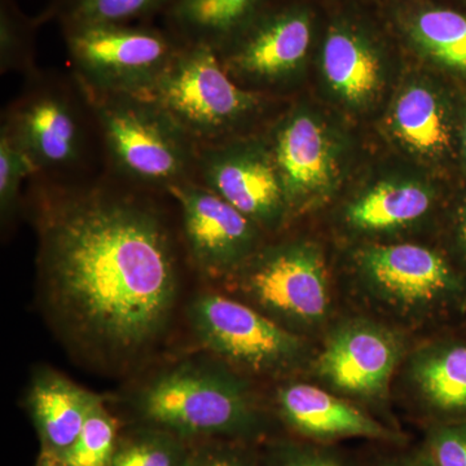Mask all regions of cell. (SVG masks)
Wrapping results in <instances>:
<instances>
[{"label":"cell","instance_id":"obj_1","mask_svg":"<svg viewBox=\"0 0 466 466\" xmlns=\"http://www.w3.org/2000/svg\"><path fill=\"white\" fill-rule=\"evenodd\" d=\"M42 299L61 339L91 363L127 366L167 329L179 274L155 205L108 187L43 191Z\"/></svg>","mask_w":466,"mask_h":466},{"label":"cell","instance_id":"obj_2","mask_svg":"<svg viewBox=\"0 0 466 466\" xmlns=\"http://www.w3.org/2000/svg\"><path fill=\"white\" fill-rule=\"evenodd\" d=\"M140 424L192 443L228 440L259 444L272 440V420L249 377L223 361H182L150 379L135 394Z\"/></svg>","mask_w":466,"mask_h":466},{"label":"cell","instance_id":"obj_3","mask_svg":"<svg viewBox=\"0 0 466 466\" xmlns=\"http://www.w3.org/2000/svg\"><path fill=\"white\" fill-rule=\"evenodd\" d=\"M352 297L398 329H459L466 323V272L441 251L379 244L357 257Z\"/></svg>","mask_w":466,"mask_h":466},{"label":"cell","instance_id":"obj_4","mask_svg":"<svg viewBox=\"0 0 466 466\" xmlns=\"http://www.w3.org/2000/svg\"><path fill=\"white\" fill-rule=\"evenodd\" d=\"M79 87L99 125L110 161L122 177L167 192L195 180L198 144L155 100Z\"/></svg>","mask_w":466,"mask_h":466},{"label":"cell","instance_id":"obj_5","mask_svg":"<svg viewBox=\"0 0 466 466\" xmlns=\"http://www.w3.org/2000/svg\"><path fill=\"white\" fill-rule=\"evenodd\" d=\"M187 315L202 348L241 375L287 381L311 366L309 339L228 294H198Z\"/></svg>","mask_w":466,"mask_h":466},{"label":"cell","instance_id":"obj_6","mask_svg":"<svg viewBox=\"0 0 466 466\" xmlns=\"http://www.w3.org/2000/svg\"><path fill=\"white\" fill-rule=\"evenodd\" d=\"M225 284L233 299L306 339L325 329L332 319L329 275L323 256L311 244L256 251Z\"/></svg>","mask_w":466,"mask_h":466},{"label":"cell","instance_id":"obj_7","mask_svg":"<svg viewBox=\"0 0 466 466\" xmlns=\"http://www.w3.org/2000/svg\"><path fill=\"white\" fill-rule=\"evenodd\" d=\"M146 97L167 110L198 148L216 146L260 103L258 95L227 75L217 52L204 45L180 47Z\"/></svg>","mask_w":466,"mask_h":466},{"label":"cell","instance_id":"obj_8","mask_svg":"<svg viewBox=\"0 0 466 466\" xmlns=\"http://www.w3.org/2000/svg\"><path fill=\"white\" fill-rule=\"evenodd\" d=\"M66 41L78 84L108 95L147 96L180 50L164 34L119 24L72 25Z\"/></svg>","mask_w":466,"mask_h":466},{"label":"cell","instance_id":"obj_9","mask_svg":"<svg viewBox=\"0 0 466 466\" xmlns=\"http://www.w3.org/2000/svg\"><path fill=\"white\" fill-rule=\"evenodd\" d=\"M404 334L372 317L343 319L325 333L309 370L323 388L360 403H381L407 357Z\"/></svg>","mask_w":466,"mask_h":466},{"label":"cell","instance_id":"obj_10","mask_svg":"<svg viewBox=\"0 0 466 466\" xmlns=\"http://www.w3.org/2000/svg\"><path fill=\"white\" fill-rule=\"evenodd\" d=\"M168 193L182 211L193 266L202 278L226 283L256 253L258 225L196 180Z\"/></svg>","mask_w":466,"mask_h":466},{"label":"cell","instance_id":"obj_11","mask_svg":"<svg viewBox=\"0 0 466 466\" xmlns=\"http://www.w3.org/2000/svg\"><path fill=\"white\" fill-rule=\"evenodd\" d=\"M2 130L25 153L36 174L67 170L84 158V115L63 88L41 86L27 92L8 113Z\"/></svg>","mask_w":466,"mask_h":466},{"label":"cell","instance_id":"obj_12","mask_svg":"<svg viewBox=\"0 0 466 466\" xmlns=\"http://www.w3.org/2000/svg\"><path fill=\"white\" fill-rule=\"evenodd\" d=\"M275 407L279 421L299 440L339 444L360 438L386 446L407 444L400 429L323 386L287 380L276 391Z\"/></svg>","mask_w":466,"mask_h":466},{"label":"cell","instance_id":"obj_13","mask_svg":"<svg viewBox=\"0 0 466 466\" xmlns=\"http://www.w3.org/2000/svg\"><path fill=\"white\" fill-rule=\"evenodd\" d=\"M196 177L258 226L275 225L287 208L274 156L259 147H201Z\"/></svg>","mask_w":466,"mask_h":466},{"label":"cell","instance_id":"obj_14","mask_svg":"<svg viewBox=\"0 0 466 466\" xmlns=\"http://www.w3.org/2000/svg\"><path fill=\"white\" fill-rule=\"evenodd\" d=\"M441 334L404 359V376L429 425L466 421V329Z\"/></svg>","mask_w":466,"mask_h":466},{"label":"cell","instance_id":"obj_15","mask_svg":"<svg viewBox=\"0 0 466 466\" xmlns=\"http://www.w3.org/2000/svg\"><path fill=\"white\" fill-rule=\"evenodd\" d=\"M311 26L299 12L265 21L220 63L227 75H240L260 81H276L299 67L308 54Z\"/></svg>","mask_w":466,"mask_h":466},{"label":"cell","instance_id":"obj_16","mask_svg":"<svg viewBox=\"0 0 466 466\" xmlns=\"http://www.w3.org/2000/svg\"><path fill=\"white\" fill-rule=\"evenodd\" d=\"M94 392L51 368H39L27 389L26 406L42 450L61 456L81 433Z\"/></svg>","mask_w":466,"mask_h":466},{"label":"cell","instance_id":"obj_17","mask_svg":"<svg viewBox=\"0 0 466 466\" xmlns=\"http://www.w3.org/2000/svg\"><path fill=\"white\" fill-rule=\"evenodd\" d=\"M287 202L321 191L330 182V157L323 131L305 115L293 116L276 134L272 150Z\"/></svg>","mask_w":466,"mask_h":466},{"label":"cell","instance_id":"obj_18","mask_svg":"<svg viewBox=\"0 0 466 466\" xmlns=\"http://www.w3.org/2000/svg\"><path fill=\"white\" fill-rule=\"evenodd\" d=\"M434 196L413 183H383L352 202L346 222L361 232L406 228L433 210Z\"/></svg>","mask_w":466,"mask_h":466},{"label":"cell","instance_id":"obj_19","mask_svg":"<svg viewBox=\"0 0 466 466\" xmlns=\"http://www.w3.org/2000/svg\"><path fill=\"white\" fill-rule=\"evenodd\" d=\"M394 122L401 139L426 155L444 156L455 143L449 112L429 88L404 92L395 106Z\"/></svg>","mask_w":466,"mask_h":466},{"label":"cell","instance_id":"obj_20","mask_svg":"<svg viewBox=\"0 0 466 466\" xmlns=\"http://www.w3.org/2000/svg\"><path fill=\"white\" fill-rule=\"evenodd\" d=\"M257 0H175L170 8L175 25L187 45H204L219 51L227 36L244 25Z\"/></svg>","mask_w":466,"mask_h":466},{"label":"cell","instance_id":"obj_21","mask_svg":"<svg viewBox=\"0 0 466 466\" xmlns=\"http://www.w3.org/2000/svg\"><path fill=\"white\" fill-rule=\"evenodd\" d=\"M325 76L348 100L367 99L380 79L379 61L373 52L354 34L333 32L325 42Z\"/></svg>","mask_w":466,"mask_h":466},{"label":"cell","instance_id":"obj_22","mask_svg":"<svg viewBox=\"0 0 466 466\" xmlns=\"http://www.w3.org/2000/svg\"><path fill=\"white\" fill-rule=\"evenodd\" d=\"M192 443L170 431L140 424L119 437L109 466H188Z\"/></svg>","mask_w":466,"mask_h":466},{"label":"cell","instance_id":"obj_23","mask_svg":"<svg viewBox=\"0 0 466 466\" xmlns=\"http://www.w3.org/2000/svg\"><path fill=\"white\" fill-rule=\"evenodd\" d=\"M417 41L441 66L466 76V16L450 9H431L417 17Z\"/></svg>","mask_w":466,"mask_h":466},{"label":"cell","instance_id":"obj_24","mask_svg":"<svg viewBox=\"0 0 466 466\" xmlns=\"http://www.w3.org/2000/svg\"><path fill=\"white\" fill-rule=\"evenodd\" d=\"M118 435L116 420L94 394L81 433L60 458L67 466H109Z\"/></svg>","mask_w":466,"mask_h":466},{"label":"cell","instance_id":"obj_25","mask_svg":"<svg viewBox=\"0 0 466 466\" xmlns=\"http://www.w3.org/2000/svg\"><path fill=\"white\" fill-rule=\"evenodd\" d=\"M262 466H359L339 444L299 438H272L260 450Z\"/></svg>","mask_w":466,"mask_h":466},{"label":"cell","instance_id":"obj_26","mask_svg":"<svg viewBox=\"0 0 466 466\" xmlns=\"http://www.w3.org/2000/svg\"><path fill=\"white\" fill-rule=\"evenodd\" d=\"M175 0H67V23L72 25L122 24L173 5Z\"/></svg>","mask_w":466,"mask_h":466},{"label":"cell","instance_id":"obj_27","mask_svg":"<svg viewBox=\"0 0 466 466\" xmlns=\"http://www.w3.org/2000/svg\"><path fill=\"white\" fill-rule=\"evenodd\" d=\"M29 175H36L32 162L5 131H0V211L3 220L11 219L16 211L21 183Z\"/></svg>","mask_w":466,"mask_h":466},{"label":"cell","instance_id":"obj_28","mask_svg":"<svg viewBox=\"0 0 466 466\" xmlns=\"http://www.w3.org/2000/svg\"><path fill=\"white\" fill-rule=\"evenodd\" d=\"M188 466H262L257 444L208 440L192 446Z\"/></svg>","mask_w":466,"mask_h":466},{"label":"cell","instance_id":"obj_29","mask_svg":"<svg viewBox=\"0 0 466 466\" xmlns=\"http://www.w3.org/2000/svg\"><path fill=\"white\" fill-rule=\"evenodd\" d=\"M421 447L434 466H466V421L429 425Z\"/></svg>","mask_w":466,"mask_h":466},{"label":"cell","instance_id":"obj_30","mask_svg":"<svg viewBox=\"0 0 466 466\" xmlns=\"http://www.w3.org/2000/svg\"><path fill=\"white\" fill-rule=\"evenodd\" d=\"M0 64L2 72L9 70H26L30 63L25 35L20 32L16 21L9 16L5 9L2 11V48H0Z\"/></svg>","mask_w":466,"mask_h":466},{"label":"cell","instance_id":"obj_31","mask_svg":"<svg viewBox=\"0 0 466 466\" xmlns=\"http://www.w3.org/2000/svg\"><path fill=\"white\" fill-rule=\"evenodd\" d=\"M451 258L466 272V198L459 202L452 222V254Z\"/></svg>","mask_w":466,"mask_h":466},{"label":"cell","instance_id":"obj_32","mask_svg":"<svg viewBox=\"0 0 466 466\" xmlns=\"http://www.w3.org/2000/svg\"><path fill=\"white\" fill-rule=\"evenodd\" d=\"M372 466H434L422 447L416 450L400 451L377 460Z\"/></svg>","mask_w":466,"mask_h":466},{"label":"cell","instance_id":"obj_33","mask_svg":"<svg viewBox=\"0 0 466 466\" xmlns=\"http://www.w3.org/2000/svg\"><path fill=\"white\" fill-rule=\"evenodd\" d=\"M35 466H67L60 456L56 453L50 452L47 450H42L39 458L36 460Z\"/></svg>","mask_w":466,"mask_h":466},{"label":"cell","instance_id":"obj_34","mask_svg":"<svg viewBox=\"0 0 466 466\" xmlns=\"http://www.w3.org/2000/svg\"><path fill=\"white\" fill-rule=\"evenodd\" d=\"M459 148L460 155H461V158L464 159L466 164V115L464 119H462L461 127H460Z\"/></svg>","mask_w":466,"mask_h":466},{"label":"cell","instance_id":"obj_35","mask_svg":"<svg viewBox=\"0 0 466 466\" xmlns=\"http://www.w3.org/2000/svg\"><path fill=\"white\" fill-rule=\"evenodd\" d=\"M461 328H464V329H466V323L464 325H462Z\"/></svg>","mask_w":466,"mask_h":466}]
</instances>
